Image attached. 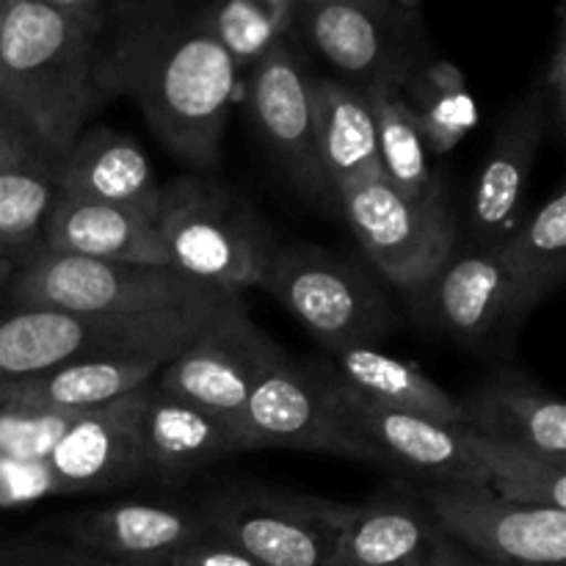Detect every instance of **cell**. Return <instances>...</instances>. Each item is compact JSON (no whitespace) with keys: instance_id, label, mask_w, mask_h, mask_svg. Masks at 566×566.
<instances>
[{"instance_id":"d6a6232c","label":"cell","mask_w":566,"mask_h":566,"mask_svg":"<svg viewBox=\"0 0 566 566\" xmlns=\"http://www.w3.org/2000/svg\"><path fill=\"white\" fill-rule=\"evenodd\" d=\"M0 566H136L48 536H0Z\"/></svg>"},{"instance_id":"f35d334b","label":"cell","mask_w":566,"mask_h":566,"mask_svg":"<svg viewBox=\"0 0 566 566\" xmlns=\"http://www.w3.org/2000/svg\"><path fill=\"white\" fill-rule=\"evenodd\" d=\"M14 271H17V265H11L9 260H0V287L9 285V280L14 276Z\"/></svg>"},{"instance_id":"74e56055","label":"cell","mask_w":566,"mask_h":566,"mask_svg":"<svg viewBox=\"0 0 566 566\" xmlns=\"http://www.w3.org/2000/svg\"><path fill=\"white\" fill-rule=\"evenodd\" d=\"M420 566H503V564H492V562H484V558H470V556H462V553H457L453 547H448L446 553H440L437 558H431V562L420 564Z\"/></svg>"},{"instance_id":"d6986e66","label":"cell","mask_w":566,"mask_h":566,"mask_svg":"<svg viewBox=\"0 0 566 566\" xmlns=\"http://www.w3.org/2000/svg\"><path fill=\"white\" fill-rule=\"evenodd\" d=\"M138 473L177 481L208 468L227 453L247 451L243 437L208 409L188 403L158 385L147 387L138 412Z\"/></svg>"},{"instance_id":"ba28073f","label":"cell","mask_w":566,"mask_h":566,"mask_svg":"<svg viewBox=\"0 0 566 566\" xmlns=\"http://www.w3.org/2000/svg\"><path fill=\"white\" fill-rule=\"evenodd\" d=\"M247 451L254 448H293V451L332 453L354 462L387 464L379 448L365 440L335 401L321 365H298L271 346L243 412Z\"/></svg>"},{"instance_id":"4dcf8cb0","label":"cell","mask_w":566,"mask_h":566,"mask_svg":"<svg viewBox=\"0 0 566 566\" xmlns=\"http://www.w3.org/2000/svg\"><path fill=\"white\" fill-rule=\"evenodd\" d=\"M407 86L412 88L409 105H412L429 153L448 155L479 125L475 97L470 94L462 70L451 61L429 64L418 77H409Z\"/></svg>"},{"instance_id":"8d00e7d4","label":"cell","mask_w":566,"mask_h":566,"mask_svg":"<svg viewBox=\"0 0 566 566\" xmlns=\"http://www.w3.org/2000/svg\"><path fill=\"white\" fill-rule=\"evenodd\" d=\"M33 3H42L48 9L81 17V20H103L99 17V0H33Z\"/></svg>"},{"instance_id":"e0dca14e","label":"cell","mask_w":566,"mask_h":566,"mask_svg":"<svg viewBox=\"0 0 566 566\" xmlns=\"http://www.w3.org/2000/svg\"><path fill=\"white\" fill-rule=\"evenodd\" d=\"M186 346H149L75 359L0 385V409H97L142 390Z\"/></svg>"},{"instance_id":"f546056e","label":"cell","mask_w":566,"mask_h":566,"mask_svg":"<svg viewBox=\"0 0 566 566\" xmlns=\"http://www.w3.org/2000/svg\"><path fill=\"white\" fill-rule=\"evenodd\" d=\"M53 199V171L44 160L0 169V260L25 265L42 252L44 221Z\"/></svg>"},{"instance_id":"3957f363","label":"cell","mask_w":566,"mask_h":566,"mask_svg":"<svg viewBox=\"0 0 566 566\" xmlns=\"http://www.w3.org/2000/svg\"><path fill=\"white\" fill-rule=\"evenodd\" d=\"M241 293H221L202 302L138 313L17 310L0 321V385L99 354L188 346Z\"/></svg>"},{"instance_id":"4fadbf2b","label":"cell","mask_w":566,"mask_h":566,"mask_svg":"<svg viewBox=\"0 0 566 566\" xmlns=\"http://www.w3.org/2000/svg\"><path fill=\"white\" fill-rule=\"evenodd\" d=\"M329 379L335 401L354 426L374 442L387 464H403L420 475H429L437 486H490L484 468L470 451L468 426L440 423L423 415L398 412L368 401L343 385L329 365H321Z\"/></svg>"},{"instance_id":"2e32d148","label":"cell","mask_w":566,"mask_h":566,"mask_svg":"<svg viewBox=\"0 0 566 566\" xmlns=\"http://www.w3.org/2000/svg\"><path fill=\"white\" fill-rule=\"evenodd\" d=\"M59 542L136 566H160L210 534L202 512L177 503H114L72 514L53 528Z\"/></svg>"},{"instance_id":"8992f818","label":"cell","mask_w":566,"mask_h":566,"mask_svg":"<svg viewBox=\"0 0 566 566\" xmlns=\"http://www.w3.org/2000/svg\"><path fill=\"white\" fill-rule=\"evenodd\" d=\"M258 287L271 293L329 354L376 346L392 326L390 304L365 271L324 249H276Z\"/></svg>"},{"instance_id":"5bb4252c","label":"cell","mask_w":566,"mask_h":566,"mask_svg":"<svg viewBox=\"0 0 566 566\" xmlns=\"http://www.w3.org/2000/svg\"><path fill=\"white\" fill-rule=\"evenodd\" d=\"M302 28L310 48L359 92L403 88L409 64L390 31L385 6L374 0H293L291 28Z\"/></svg>"},{"instance_id":"ffe728a7","label":"cell","mask_w":566,"mask_h":566,"mask_svg":"<svg viewBox=\"0 0 566 566\" xmlns=\"http://www.w3.org/2000/svg\"><path fill=\"white\" fill-rule=\"evenodd\" d=\"M55 193L88 202L122 205L155 216L160 186L149 155L136 138L114 127L81 133L53 169Z\"/></svg>"},{"instance_id":"ac0fdd59","label":"cell","mask_w":566,"mask_h":566,"mask_svg":"<svg viewBox=\"0 0 566 566\" xmlns=\"http://www.w3.org/2000/svg\"><path fill=\"white\" fill-rule=\"evenodd\" d=\"M547 108L539 88L520 99L512 114L497 127L470 205V221L479 247H501L520 224L525 188H528L534 158L545 138Z\"/></svg>"},{"instance_id":"836d02e7","label":"cell","mask_w":566,"mask_h":566,"mask_svg":"<svg viewBox=\"0 0 566 566\" xmlns=\"http://www.w3.org/2000/svg\"><path fill=\"white\" fill-rule=\"evenodd\" d=\"M542 97H545L547 114L553 116L558 130L566 125V31H564V17L558 14V31L556 42H553L551 61L545 66V81H542Z\"/></svg>"},{"instance_id":"d590c367","label":"cell","mask_w":566,"mask_h":566,"mask_svg":"<svg viewBox=\"0 0 566 566\" xmlns=\"http://www.w3.org/2000/svg\"><path fill=\"white\" fill-rule=\"evenodd\" d=\"M31 160H44V153L31 133L0 105V169L31 164Z\"/></svg>"},{"instance_id":"83f0119b","label":"cell","mask_w":566,"mask_h":566,"mask_svg":"<svg viewBox=\"0 0 566 566\" xmlns=\"http://www.w3.org/2000/svg\"><path fill=\"white\" fill-rule=\"evenodd\" d=\"M470 451L484 468L490 490L523 506L566 512V459L517 442L492 440L468 426Z\"/></svg>"},{"instance_id":"277c9868","label":"cell","mask_w":566,"mask_h":566,"mask_svg":"<svg viewBox=\"0 0 566 566\" xmlns=\"http://www.w3.org/2000/svg\"><path fill=\"white\" fill-rule=\"evenodd\" d=\"M153 221L169 269L216 291L258 287L276 252L265 227L213 180L180 177L160 188Z\"/></svg>"},{"instance_id":"9c48e42d","label":"cell","mask_w":566,"mask_h":566,"mask_svg":"<svg viewBox=\"0 0 566 566\" xmlns=\"http://www.w3.org/2000/svg\"><path fill=\"white\" fill-rule=\"evenodd\" d=\"M348 503L271 490H227L199 506L205 525L227 545L265 566H332Z\"/></svg>"},{"instance_id":"1f68e13d","label":"cell","mask_w":566,"mask_h":566,"mask_svg":"<svg viewBox=\"0 0 566 566\" xmlns=\"http://www.w3.org/2000/svg\"><path fill=\"white\" fill-rule=\"evenodd\" d=\"M293 22V0H216L202 22L232 64L254 66L282 42Z\"/></svg>"},{"instance_id":"5b68a950","label":"cell","mask_w":566,"mask_h":566,"mask_svg":"<svg viewBox=\"0 0 566 566\" xmlns=\"http://www.w3.org/2000/svg\"><path fill=\"white\" fill-rule=\"evenodd\" d=\"M11 302L20 310L59 313H138L177 307L221 296L166 265L116 263L81 254L39 252L9 280Z\"/></svg>"},{"instance_id":"d4e9b609","label":"cell","mask_w":566,"mask_h":566,"mask_svg":"<svg viewBox=\"0 0 566 566\" xmlns=\"http://www.w3.org/2000/svg\"><path fill=\"white\" fill-rule=\"evenodd\" d=\"M468 426L492 440L517 442L566 459V407L562 398L520 374H501L464 403Z\"/></svg>"},{"instance_id":"30bf717a","label":"cell","mask_w":566,"mask_h":566,"mask_svg":"<svg viewBox=\"0 0 566 566\" xmlns=\"http://www.w3.org/2000/svg\"><path fill=\"white\" fill-rule=\"evenodd\" d=\"M343 216L381 276L401 291H423L453 258L457 230L442 199H412L376 177L337 193Z\"/></svg>"},{"instance_id":"44dd1931","label":"cell","mask_w":566,"mask_h":566,"mask_svg":"<svg viewBox=\"0 0 566 566\" xmlns=\"http://www.w3.org/2000/svg\"><path fill=\"white\" fill-rule=\"evenodd\" d=\"M420 293L426 296L431 318L470 346H481L501 329L517 324L512 282L497 247H475L473 252L451 258Z\"/></svg>"},{"instance_id":"4316f807","label":"cell","mask_w":566,"mask_h":566,"mask_svg":"<svg viewBox=\"0 0 566 566\" xmlns=\"http://www.w3.org/2000/svg\"><path fill=\"white\" fill-rule=\"evenodd\" d=\"M512 282L514 321H523L564 282L566 274V191L553 197L497 247Z\"/></svg>"},{"instance_id":"603a6c76","label":"cell","mask_w":566,"mask_h":566,"mask_svg":"<svg viewBox=\"0 0 566 566\" xmlns=\"http://www.w3.org/2000/svg\"><path fill=\"white\" fill-rule=\"evenodd\" d=\"M451 547L429 506L381 495L354 506L337 536L332 566H420Z\"/></svg>"},{"instance_id":"f1b7e54d","label":"cell","mask_w":566,"mask_h":566,"mask_svg":"<svg viewBox=\"0 0 566 566\" xmlns=\"http://www.w3.org/2000/svg\"><path fill=\"white\" fill-rule=\"evenodd\" d=\"M365 97L376 119L381 177L412 199H440L429 166V147L401 88L376 86L365 92Z\"/></svg>"},{"instance_id":"7402d4cb","label":"cell","mask_w":566,"mask_h":566,"mask_svg":"<svg viewBox=\"0 0 566 566\" xmlns=\"http://www.w3.org/2000/svg\"><path fill=\"white\" fill-rule=\"evenodd\" d=\"M42 249L169 269L153 216L122 208V205L88 202V199L64 197V193H55L53 208L44 221Z\"/></svg>"},{"instance_id":"7a4b0ae2","label":"cell","mask_w":566,"mask_h":566,"mask_svg":"<svg viewBox=\"0 0 566 566\" xmlns=\"http://www.w3.org/2000/svg\"><path fill=\"white\" fill-rule=\"evenodd\" d=\"M103 20H81L33 0H3L0 105L61 158L103 99L97 39Z\"/></svg>"},{"instance_id":"cb8c5ba5","label":"cell","mask_w":566,"mask_h":566,"mask_svg":"<svg viewBox=\"0 0 566 566\" xmlns=\"http://www.w3.org/2000/svg\"><path fill=\"white\" fill-rule=\"evenodd\" d=\"M310 105L315 149L335 197L381 177L376 119L365 92L332 77H310Z\"/></svg>"},{"instance_id":"e575fe53","label":"cell","mask_w":566,"mask_h":566,"mask_svg":"<svg viewBox=\"0 0 566 566\" xmlns=\"http://www.w3.org/2000/svg\"><path fill=\"white\" fill-rule=\"evenodd\" d=\"M160 566H265L260 564L258 558L247 556L238 547L227 545L224 539L219 536L208 534L205 539L193 542L188 545L186 551H180L177 556H171L169 562H164Z\"/></svg>"},{"instance_id":"6da1fadb","label":"cell","mask_w":566,"mask_h":566,"mask_svg":"<svg viewBox=\"0 0 566 566\" xmlns=\"http://www.w3.org/2000/svg\"><path fill=\"white\" fill-rule=\"evenodd\" d=\"M97 86L125 92L155 136L197 166H213L238 86V66L202 22H138L97 59Z\"/></svg>"},{"instance_id":"8fae6325","label":"cell","mask_w":566,"mask_h":566,"mask_svg":"<svg viewBox=\"0 0 566 566\" xmlns=\"http://www.w3.org/2000/svg\"><path fill=\"white\" fill-rule=\"evenodd\" d=\"M271 346L274 343L252 324L238 296L160 368L155 385L182 401L208 409L243 437L249 392Z\"/></svg>"},{"instance_id":"60d3db41","label":"cell","mask_w":566,"mask_h":566,"mask_svg":"<svg viewBox=\"0 0 566 566\" xmlns=\"http://www.w3.org/2000/svg\"><path fill=\"white\" fill-rule=\"evenodd\" d=\"M0 36H3V0H0Z\"/></svg>"},{"instance_id":"ab89813d","label":"cell","mask_w":566,"mask_h":566,"mask_svg":"<svg viewBox=\"0 0 566 566\" xmlns=\"http://www.w3.org/2000/svg\"><path fill=\"white\" fill-rule=\"evenodd\" d=\"M374 3H379V6H401V9H412V6H418L420 0H374Z\"/></svg>"},{"instance_id":"7c38bea8","label":"cell","mask_w":566,"mask_h":566,"mask_svg":"<svg viewBox=\"0 0 566 566\" xmlns=\"http://www.w3.org/2000/svg\"><path fill=\"white\" fill-rule=\"evenodd\" d=\"M429 512L448 539L503 566H566V512L523 506L490 486H434Z\"/></svg>"},{"instance_id":"52a82bcc","label":"cell","mask_w":566,"mask_h":566,"mask_svg":"<svg viewBox=\"0 0 566 566\" xmlns=\"http://www.w3.org/2000/svg\"><path fill=\"white\" fill-rule=\"evenodd\" d=\"M147 387L105 407L86 409L42 464L0 459V509L114 490L142 479L136 429Z\"/></svg>"},{"instance_id":"9a60e30c","label":"cell","mask_w":566,"mask_h":566,"mask_svg":"<svg viewBox=\"0 0 566 566\" xmlns=\"http://www.w3.org/2000/svg\"><path fill=\"white\" fill-rule=\"evenodd\" d=\"M249 103L265 144L296 188L321 202L337 205L315 149L310 77L285 42L274 44L252 66Z\"/></svg>"},{"instance_id":"484cf974","label":"cell","mask_w":566,"mask_h":566,"mask_svg":"<svg viewBox=\"0 0 566 566\" xmlns=\"http://www.w3.org/2000/svg\"><path fill=\"white\" fill-rule=\"evenodd\" d=\"M332 357H335L332 374L368 401L398 412L423 415L440 423L468 426L464 403L442 390L418 365L403 363L376 346H352L335 352Z\"/></svg>"}]
</instances>
